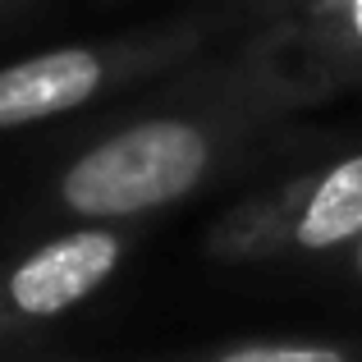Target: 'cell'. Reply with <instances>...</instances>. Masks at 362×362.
I'll return each instance as SVG.
<instances>
[{"instance_id": "obj_4", "label": "cell", "mask_w": 362, "mask_h": 362, "mask_svg": "<svg viewBox=\"0 0 362 362\" xmlns=\"http://www.w3.org/2000/svg\"><path fill=\"white\" fill-rule=\"evenodd\" d=\"M147 225H46L0 252V358L60 330L124 275Z\"/></svg>"}, {"instance_id": "obj_6", "label": "cell", "mask_w": 362, "mask_h": 362, "mask_svg": "<svg viewBox=\"0 0 362 362\" xmlns=\"http://www.w3.org/2000/svg\"><path fill=\"white\" fill-rule=\"evenodd\" d=\"M142 362H362V335H335V330L230 335V339L170 349V354H151Z\"/></svg>"}, {"instance_id": "obj_2", "label": "cell", "mask_w": 362, "mask_h": 362, "mask_svg": "<svg viewBox=\"0 0 362 362\" xmlns=\"http://www.w3.org/2000/svg\"><path fill=\"white\" fill-rule=\"evenodd\" d=\"M243 28L239 0H197L106 37L42 46L0 64V138L88 115L193 64Z\"/></svg>"}, {"instance_id": "obj_8", "label": "cell", "mask_w": 362, "mask_h": 362, "mask_svg": "<svg viewBox=\"0 0 362 362\" xmlns=\"http://www.w3.org/2000/svg\"><path fill=\"white\" fill-rule=\"evenodd\" d=\"M33 5H42V0H0V28L14 23V18H23Z\"/></svg>"}, {"instance_id": "obj_7", "label": "cell", "mask_w": 362, "mask_h": 362, "mask_svg": "<svg viewBox=\"0 0 362 362\" xmlns=\"http://www.w3.org/2000/svg\"><path fill=\"white\" fill-rule=\"evenodd\" d=\"M330 271H335V280H339V289L349 293V298H358L362 303V239L349 247L344 257H339L335 266H330Z\"/></svg>"}, {"instance_id": "obj_3", "label": "cell", "mask_w": 362, "mask_h": 362, "mask_svg": "<svg viewBox=\"0 0 362 362\" xmlns=\"http://www.w3.org/2000/svg\"><path fill=\"white\" fill-rule=\"evenodd\" d=\"M362 239V147L284 170L206 221L202 257L221 271H330Z\"/></svg>"}, {"instance_id": "obj_1", "label": "cell", "mask_w": 362, "mask_h": 362, "mask_svg": "<svg viewBox=\"0 0 362 362\" xmlns=\"http://www.w3.org/2000/svg\"><path fill=\"white\" fill-rule=\"evenodd\" d=\"M298 115L221 42L55 147L18 206V225H151L275 142L303 138Z\"/></svg>"}, {"instance_id": "obj_9", "label": "cell", "mask_w": 362, "mask_h": 362, "mask_svg": "<svg viewBox=\"0 0 362 362\" xmlns=\"http://www.w3.org/2000/svg\"><path fill=\"white\" fill-rule=\"evenodd\" d=\"M46 362H83V358H46Z\"/></svg>"}, {"instance_id": "obj_5", "label": "cell", "mask_w": 362, "mask_h": 362, "mask_svg": "<svg viewBox=\"0 0 362 362\" xmlns=\"http://www.w3.org/2000/svg\"><path fill=\"white\" fill-rule=\"evenodd\" d=\"M230 55L289 106L317 110L362 92V0H239Z\"/></svg>"}]
</instances>
